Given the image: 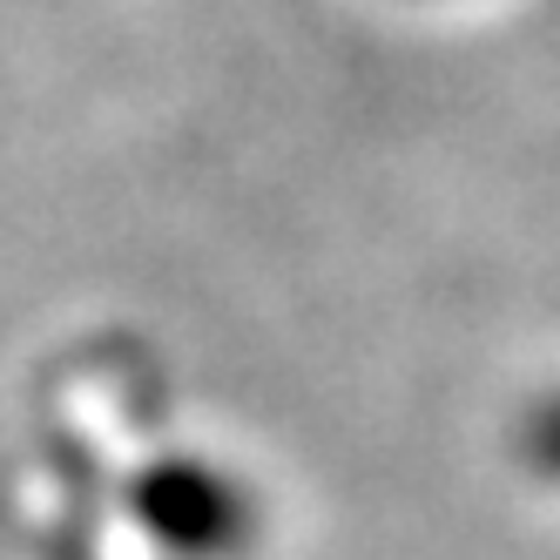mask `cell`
Returning a JSON list of instances; mask_svg holds the SVG:
<instances>
[{"instance_id": "1", "label": "cell", "mask_w": 560, "mask_h": 560, "mask_svg": "<svg viewBox=\"0 0 560 560\" xmlns=\"http://www.w3.org/2000/svg\"><path fill=\"white\" fill-rule=\"evenodd\" d=\"M540 453H547V459L560 466V425H547V432H540Z\"/></svg>"}]
</instances>
